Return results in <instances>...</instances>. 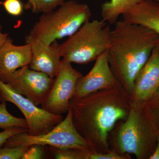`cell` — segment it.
Listing matches in <instances>:
<instances>
[{"mask_svg":"<svg viewBox=\"0 0 159 159\" xmlns=\"http://www.w3.org/2000/svg\"><path fill=\"white\" fill-rule=\"evenodd\" d=\"M0 5H2L8 14L14 16L21 15L25 9L21 0H5L0 2Z\"/></svg>","mask_w":159,"mask_h":159,"instance_id":"cell-20","label":"cell"},{"mask_svg":"<svg viewBox=\"0 0 159 159\" xmlns=\"http://www.w3.org/2000/svg\"><path fill=\"white\" fill-rule=\"evenodd\" d=\"M2 26L0 25V48L8 37V34L3 33L2 32Z\"/></svg>","mask_w":159,"mask_h":159,"instance_id":"cell-26","label":"cell"},{"mask_svg":"<svg viewBox=\"0 0 159 159\" xmlns=\"http://www.w3.org/2000/svg\"><path fill=\"white\" fill-rule=\"evenodd\" d=\"M92 13L86 4L65 2L58 9L43 14L25 38V43L39 41L50 45L57 39L70 37L89 21Z\"/></svg>","mask_w":159,"mask_h":159,"instance_id":"cell-4","label":"cell"},{"mask_svg":"<svg viewBox=\"0 0 159 159\" xmlns=\"http://www.w3.org/2000/svg\"><path fill=\"white\" fill-rule=\"evenodd\" d=\"M88 74L80 77L72 99H77L101 90L111 88L119 84L111 70L107 50L95 60Z\"/></svg>","mask_w":159,"mask_h":159,"instance_id":"cell-10","label":"cell"},{"mask_svg":"<svg viewBox=\"0 0 159 159\" xmlns=\"http://www.w3.org/2000/svg\"><path fill=\"white\" fill-rule=\"evenodd\" d=\"M43 145H35L29 146L21 159H41L44 157Z\"/></svg>","mask_w":159,"mask_h":159,"instance_id":"cell-23","label":"cell"},{"mask_svg":"<svg viewBox=\"0 0 159 159\" xmlns=\"http://www.w3.org/2000/svg\"><path fill=\"white\" fill-rule=\"evenodd\" d=\"M31 45L16 46L9 36L0 48V80L7 83L16 71L30 64Z\"/></svg>","mask_w":159,"mask_h":159,"instance_id":"cell-12","label":"cell"},{"mask_svg":"<svg viewBox=\"0 0 159 159\" xmlns=\"http://www.w3.org/2000/svg\"><path fill=\"white\" fill-rule=\"evenodd\" d=\"M142 0H110L101 7L102 20L110 25L116 24L118 18Z\"/></svg>","mask_w":159,"mask_h":159,"instance_id":"cell-15","label":"cell"},{"mask_svg":"<svg viewBox=\"0 0 159 159\" xmlns=\"http://www.w3.org/2000/svg\"><path fill=\"white\" fill-rule=\"evenodd\" d=\"M123 20L151 30L159 36V2L142 0L122 15Z\"/></svg>","mask_w":159,"mask_h":159,"instance_id":"cell-14","label":"cell"},{"mask_svg":"<svg viewBox=\"0 0 159 159\" xmlns=\"http://www.w3.org/2000/svg\"><path fill=\"white\" fill-rule=\"evenodd\" d=\"M130 102V95L119 84L71 99L69 108L74 126L93 152L104 153L110 150V134L117 122L127 118Z\"/></svg>","mask_w":159,"mask_h":159,"instance_id":"cell-1","label":"cell"},{"mask_svg":"<svg viewBox=\"0 0 159 159\" xmlns=\"http://www.w3.org/2000/svg\"><path fill=\"white\" fill-rule=\"evenodd\" d=\"M52 148L54 150V158L56 159H89L91 152L76 148Z\"/></svg>","mask_w":159,"mask_h":159,"instance_id":"cell-18","label":"cell"},{"mask_svg":"<svg viewBox=\"0 0 159 159\" xmlns=\"http://www.w3.org/2000/svg\"><path fill=\"white\" fill-rule=\"evenodd\" d=\"M54 80L47 74L32 70L28 66L16 71L6 84L15 92L39 106L48 96Z\"/></svg>","mask_w":159,"mask_h":159,"instance_id":"cell-9","label":"cell"},{"mask_svg":"<svg viewBox=\"0 0 159 159\" xmlns=\"http://www.w3.org/2000/svg\"><path fill=\"white\" fill-rule=\"evenodd\" d=\"M158 135L143 102L131 99L127 118L117 122L109 136L110 150L133 155L137 159H149Z\"/></svg>","mask_w":159,"mask_h":159,"instance_id":"cell-3","label":"cell"},{"mask_svg":"<svg viewBox=\"0 0 159 159\" xmlns=\"http://www.w3.org/2000/svg\"><path fill=\"white\" fill-rule=\"evenodd\" d=\"M12 127L28 129L25 119L14 116L7 110L6 102L0 103V128L5 129Z\"/></svg>","mask_w":159,"mask_h":159,"instance_id":"cell-16","label":"cell"},{"mask_svg":"<svg viewBox=\"0 0 159 159\" xmlns=\"http://www.w3.org/2000/svg\"><path fill=\"white\" fill-rule=\"evenodd\" d=\"M159 41L156 33L142 26L123 20L115 24L107 49L109 63L117 81L129 95Z\"/></svg>","mask_w":159,"mask_h":159,"instance_id":"cell-2","label":"cell"},{"mask_svg":"<svg viewBox=\"0 0 159 159\" xmlns=\"http://www.w3.org/2000/svg\"><path fill=\"white\" fill-rule=\"evenodd\" d=\"M130 155H120L115 151L110 150L104 153H98L91 152L89 159H130Z\"/></svg>","mask_w":159,"mask_h":159,"instance_id":"cell-22","label":"cell"},{"mask_svg":"<svg viewBox=\"0 0 159 159\" xmlns=\"http://www.w3.org/2000/svg\"><path fill=\"white\" fill-rule=\"evenodd\" d=\"M67 113L66 118L48 132L36 136L30 135L27 132L16 134L9 138L3 146L15 147L48 145L53 148L92 151L88 142L74 126L70 108Z\"/></svg>","mask_w":159,"mask_h":159,"instance_id":"cell-6","label":"cell"},{"mask_svg":"<svg viewBox=\"0 0 159 159\" xmlns=\"http://www.w3.org/2000/svg\"><path fill=\"white\" fill-rule=\"evenodd\" d=\"M159 90V41L138 75L131 99L145 102Z\"/></svg>","mask_w":159,"mask_h":159,"instance_id":"cell-11","label":"cell"},{"mask_svg":"<svg viewBox=\"0 0 159 159\" xmlns=\"http://www.w3.org/2000/svg\"><path fill=\"white\" fill-rule=\"evenodd\" d=\"M0 102H9L19 109L28 125V134L36 136L48 132L62 121V115L50 113L35 105L25 97L15 92L0 80Z\"/></svg>","mask_w":159,"mask_h":159,"instance_id":"cell-7","label":"cell"},{"mask_svg":"<svg viewBox=\"0 0 159 159\" xmlns=\"http://www.w3.org/2000/svg\"><path fill=\"white\" fill-rule=\"evenodd\" d=\"M28 129L20 127H12L4 129L0 132V147L3 146L6 141L12 136L21 133H28Z\"/></svg>","mask_w":159,"mask_h":159,"instance_id":"cell-24","label":"cell"},{"mask_svg":"<svg viewBox=\"0 0 159 159\" xmlns=\"http://www.w3.org/2000/svg\"><path fill=\"white\" fill-rule=\"evenodd\" d=\"M149 159H159V134L157 139L156 146L153 153L151 155Z\"/></svg>","mask_w":159,"mask_h":159,"instance_id":"cell-25","label":"cell"},{"mask_svg":"<svg viewBox=\"0 0 159 159\" xmlns=\"http://www.w3.org/2000/svg\"><path fill=\"white\" fill-rule=\"evenodd\" d=\"M29 147H0V159H22L23 155Z\"/></svg>","mask_w":159,"mask_h":159,"instance_id":"cell-21","label":"cell"},{"mask_svg":"<svg viewBox=\"0 0 159 159\" xmlns=\"http://www.w3.org/2000/svg\"><path fill=\"white\" fill-rule=\"evenodd\" d=\"M152 1H155V2H159V0H152Z\"/></svg>","mask_w":159,"mask_h":159,"instance_id":"cell-27","label":"cell"},{"mask_svg":"<svg viewBox=\"0 0 159 159\" xmlns=\"http://www.w3.org/2000/svg\"><path fill=\"white\" fill-rule=\"evenodd\" d=\"M82 75L72 66L70 62L61 60L59 70L49 93L41 104V108L54 115L67 112L77 80Z\"/></svg>","mask_w":159,"mask_h":159,"instance_id":"cell-8","label":"cell"},{"mask_svg":"<svg viewBox=\"0 0 159 159\" xmlns=\"http://www.w3.org/2000/svg\"><path fill=\"white\" fill-rule=\"evenodd\" d=\"M143 103L148 116L159 134V90L151 99Z\"/></svg>","mask_w":159,"mask_h":159,"instance_id":"cell-19","label":"cell"},{"mask_svg":"<svg viewBox=\"0 0 159 159\" xmlns=\"http://www.w3.org/2000/svg\"><path fill=\"white\" fill-rule=\"evenodd\" d=\"M28 44L31 45L32 54L29 68L54 78L58 73L61 62L59 44L56 41L50 45L39 41Z\"/></svg>","mask_w":159,"mask_h":159,"instance_id":"cell-13","label":"cell"},{"mask_svg":"<svg viewBox=\"0 0 159 159\" xmlns=\"http://www.w3.org/2000/svg\"><path fill=\"white\" fill-rule=\"evenodd\" d=\"M111 33L110 27L103 20L89 21L59 44L61 57L71 63L92 62L108 49Z\"/></svg>","mask_w":159,"mask_h":159,"instance_id":"cell-5","label":"cell"},{"mask_svg":"<svg viewBox=\"0 0 159 159\" xmlns=\"http://www.w3.org/2000/svg\"><path fill=\"white\" fill-rule=\"evenodd\" d=\"M65 2V0H28L26 9H31L33 13L43 14L54 11Z\"/></svg>","mask_w":159,"mask_h":159,"instance_id":"cell-17","label":"cell"}]
</instances>
